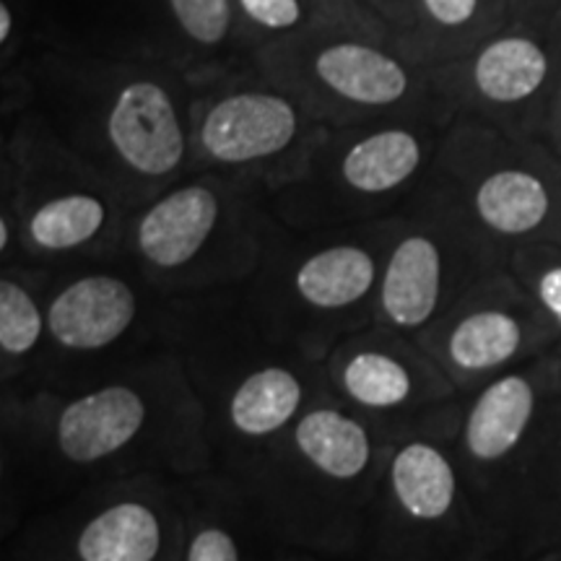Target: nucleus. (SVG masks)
I'll use <instances>...</instances> for the list:
<instances>
[{
	"instance_id": "nucleus-1",
	"label": "nucleus",
	"mask_w": 561,
	"mask_h": 561,
	"mask_svg": "<svg viewBox=\"0 0 561 561\" xmlns=\"http://www.w3.org/2000/svg\"><path fill=\"white\" fill-rule=\"evenodd\" d=\"M107 136L130 170L161 178L180 167L185 153L178 110L157 81H133L121 89L107 117Z\"/></svg>"
},
{
	"instance_id": "nucleus-2",
	"label": "nucleus",
	"mask_w": 561,
	"mask_h": 561,
	"mask_svg": "<svg viewBox=\"0 0 561 561\" xmlns=\"http://www.w3.org/2000/svg\"><path fill=\"white\" fill-rule=\"evenodd\" d=\"M297 110L289 100L263 91H244L208 110L201 125V144L210 159L248 164L284 151L297 136Z\"/></svg>"
},
{
	"instance_id": "nucleus-3",
	"label": "nucleus",
	"mask_w": 561,
	"mask_h": 561,
	"mask_svg": "<svg viewBox=\"0 0 561 561\" xmlns=\"http://www.w3.org/2000/svg\"><path fill=\"white\" fill-rule=\"evenodd\" d=\"M136 318V297L130 286L112 276H87L70 284L53 301L50 333L68 348L110 346L128 331Z\"/></svg>"
},
{
	"instance_id": "nucleus-4",
	"label": "nucleus",
	"mask_w": 561,
	"mask_h": 561,
	"mask_svg": "<svg viewBox=\"0 0 561 561\" xmlns=\"http://www.w3.org/2000/svg\"><path fill=\"white\" fill-rule=\"evenodd\" d=\"M146 409L136 390L104 388L70 403L58 421L60 450L76 462L107 458L136 437Z\"/></svg>"
},
{
	"instance_id": "nucleus-5",
	"label": "nucleus",
	"mask_w": 561,
	"mask_h": 561,
	"mask_svg": "<svg viewBox=\"0 0 561 561\" xmlns=\"http://www.w3.org/2000/svg\"><path fill=\"white\" fill-rule=\"evenodd\" d=\"M219 219V201L203 185L180 187L140 219L138 248L159 268H178L206 244Z\"/></svg>"
},
{
	"instance_id": "nucleus-6",
	"label": "nucleus",
	"mask_w": 561,
	"mask_h": 561,
	"mask_svg": "<svg viewBox=\"0 0 561 561\" xmlns=\"http://www.w3.org/2000/svg\"><path fill=\"white\" fill-rule=\"evenodd\" d=\"M314 70L328 89L359 104H392L409 91V73L401 62L356 42L325 47L314 58Z\"/></svg>"
},
{
	"instance_id": "nucleus-7",
	"label": "nucleus",
	"mask_w": 561,
	"mask_h": 561,
	"mask_svg": "<svg viewBox=\"0 0 561 561\" xmlns=\"http://www.w3.org/2000/svg\"><path fill=\"white\" fill-rule=\"evenodd\" d=\"M442 261L437 244L409 237L392 252L382 280V307L401 328H416L432 318L439 301Z\"/></svg>"
},
{
	"instance_id": "nucleus-8",
	"label": "nucleus",
	"mask_w": 561,
	"mask_h": 561,
	"mask_svg": "<svg viewBox=\"0 0 561 561\" xmlns=\"http://www.w3.org/2000/svg\"><path fill=\"white\" fill-rule=\"evenodd\" d=\"M533 416V390L523 377H504L483 392L468 419L466 442L479 460L507 455Z\"/></svg>"
},
{
	"instance_id": "nucleus-9",
	"label": "nucleus",
	"mask_w": 561,
	"mask_h": 561,
	"mask_svg": "<svg viewBox=\"0 0 561 561\" xmlns=\"http://www.w3.org/2000/svg\"><path fill=\"white\" fill-rule=\"evenodd\" d=\"M549 58L528 37H502L483 47L473 62L476 89L491 102H523L543 87Z\"/></svg>"
},
{
	"instance_id": "nucleus-10",
	"label": "nucleus",
	"mask_w": 561,
	"mask_h": 561,
	"mask_svg": "<svg viewBox=\"0 0 561 561\" xmlns=\"http://www.w3.org/2000/svg\"><path fill=\"white\" fill-rule=\"evenodd\" d=\"M157 515L136 502H123L94 517L79 538L83 561H151L159 551Z\"/></svg>"
},
{
	"instance_id": "nucleus-11",
	"label": "nucleus",
	"mask_w": 561,
	"mask_h": 561,
	"mask_svg": "<svg viewBox=\"0 0 561 561\" xmlns=\"http://www.w3.org/2000/svg\"><path fill=\"white\" fill-rule=\"evenodd\" d=\"M549 191L536 174L502 170L489 174L476 191L481 221L500 234H525L538 229L549 214Z\"/></svg>"
},
{
	"instance_id": "nucleus-12",
	"label": "nucleus",
	"mask_w": 561,
	"mask_h": 561,
	"mask_svg": "<svg viewBox=\"0 0 561 561\" xmlns=\"http://www.w3.org/2000/svg\"><path fill=\"white\" fill-rule=\"evenodd\" d=\"M421 164V144L409 130H380L354 144L343 159V178L359 193L403 185Z\"/></svg>"
},
{
	"instance_id": "nucleus-13",
	"label": "nucleus",
	"mask_w": 561,
	"mask_h": 561,
	"mask_svg": "<svg viewBox=\"0 0 561 561\" xmlns=\"http://www.w3.org/2000/svg\"><path fill=\"white\" fill-rule=\"evenodd\" d=\"M375 284V263L362 248H331L310 257L297 273V289L310 305L335 310L359 301Z\"/></svg>"
},
{
	"instance_id": "nucleus-14",
	"label": "nucleus",
	"mask_w": 561,
	"mask_h": 561,
	"mask_svg": "<svg viewBox=\"0 0 561 561\" xmlns=\"http://www.w3.org/2000/svg\"><path fill=\"white\" fill-rule=\"evenodd\" d=\"M299 450L333 479H354L369 460L367 432L335 411H312L297 426Z\"/></svg>"
},
{
	"instance_id": "nucleus-15",
	"label": "nucleus",
	"mask_w": 561,
	"mask_h": 561,
	"mask_svg": "<svg viewBox=\"0 0 561 561\" xmlns=\"http://www.w3.org/2000/svg\"><path fill=\"white\" fill-rule=\"evenodd\" d=\"M392 486L413 517L434 520L450 510L455 473L450 462L430 445H409L392 462Z\"/></svg>"
},
{
	"instance_id": "nucleus-16",
	"label": "nucleus",
	"mask_w": 561,
	"mask_h": 561,
	"mask_svg": "<svg viewBox=\"0 0 561 561\" xmlns=\"http://www.w3.org/2000/svg\"><path fill=\"white\" fill-rule=\"evenodd\" d=\"M301 401V388L291 371L268 367L250 375L231 401V421L250 437L276 432L294 416Z\"/></svg>"
},
{
	"instance_id": "nucleus-17",
	"label": "nucleus",
	"mask_w": 561,
	"mask_h": 561,
	"mask_svg": "<svg viewBox=\"0 0 561 561\" xmlns=\"http://www.w3.org/2000/svg\"><path fill=\"white\" fill-rule=\"evenodd\" d=\"M520 325L507 312H476L455 328L450 356L462 369H491L520 346Z\"/></svg>"
},
{
	"instance_id": "nucleus-18",
	"label": "nucleus",
	"mask_w": 561,
	"mask_h": 561,
	"mask_svg": "<svg viewBox=\"0 0 561 561\" xmlns=\"http://www.w3.org/2000/svg\"><path fill=\"white\" fill-rule=\"evenodd\" d=\"M102 201L76 193L39 206L30 221V234L45 250H70L89 242L102 229Z\"/></svg>"
},
{
	"instance_id": "nucleus-19",
	"label": "nucleus",
	"mask_w": 561,
	"mask_h": 561,
	"mask_svg": "<svg viewBox=\"0 0 561 561\" xmlns=\"http://www.w3.org/2000/svg\"><path fill=\"white\" fill-rule=\"evenodd\" d=\"M343 382L351 398L375 409H388L405 401L411 392V380L396 359L385 354H359L348 362Z\"/></svg>"
},
{
	"instance_id": "nucleus-20",
	"label": "nucleus",
	"mask_w": 561,
	"mask_h": 561,
	"mask_svg": "<svg viewBox=\"0 0 561 561\" xmlns=\"http://www.w3.org/2000/svg\"><path fill=\"white\" fill-rule=\"evenodd\" d=\"M42 333V314L34 299L13 280L0 284V346L5 354H26Z\"/></svg>"
},
{
	"instance_id": "nucleus-21",
	"label": "nucleus",
	"mask_w": 561,
	"mask_h": 561,
	"mask_svg": "<svg viewBox=\"0 0 561 561\" xmlns=\"http://www.w3.org/2000/svg\"><path fill=\"white\" fill-rule=\"evenodd\" d=\"M170 5L182 32L201 45H219L229 34V0H170Z\"/></svg>"
},
{
	"instance_id": "nucleus-22",
	"label": "nucleus",
	"mask_w": 561,
	"mask_h": 561,
	"mask_svg": "<svg viewBox=\"0 0 561 561\" xmlns=\"http://www.w3.org/2000/svg\"><path fill=\"white\" fill-rule=\"evenodd\" d=\"M242 9L255 24L265 30H291L299 24V0H240Z\"/></svg>"
},
{
	"instance_id": "nucleus-23",
	"label": "nucleus",
	"mask_w": 561,
	"mask_h": 561,
	"mask_svg": "<svg viewBox=\"0 0 561 561\" xmlns=\"http://www.w3.org/2000/svg\"><path fill=\"white\" fill-rule=\"evenodd\" d=\"M187 561H240L237 546L224 530H203L191 543V557Z\"/></svg>"
},
{
	"instance_id": "nucleus-24",
	"label": "nucleus",
	"mask_w": 561,
	"mask_h": 561,
	"mask_svg": "<svg viewBox=\"0 0 561 561\" xmlns=\"http://www.w3.org/2000/svg\"><path fill=\"white\" fill-rule=\"evenodd\" d=\"M430 16L442 26H460L473 19L479 0H421Z\"/></svg>"
},
{
	"instance_id": "nucleus-25",
	"label": "nucleus",
	"mask_w": 561,
	"mask_h": 561,
	"mask_svg": "<svg viewBox=\"0 0 561 561\" xmlns=\"http://www.w3.org/2000/svg\"><path fill=\"white\" fill-rule=\"evenodd\" d=\"M538 294H541L543 305L549 307L561 322V265L546 271V276L541 278V286H538Z\"/></svg>"
},
{
	"instance_id": "nucleus-26",
	"label": "nucleus",
	"mask_w": 561,
	"mask_h": 561,
	"mask_svg": "<svg viewBox=\"0 0 561 561\" xmlns=\"http://www.w3.org/2000/svg\"><path fill=\"white\" fill-rule=\"evenodd\" d=\"M11 26H13V16H11V9L9 5H0V42L9 39L11 34Z\"/></svg>"
},
{
	"instance_id": "nucleus-27",
	"label": "nucleus",
	"mask_w": 561,
	"mask_h": 561,
	"mask_svg": "<svg viewBox=\"0 0 561 561\" xmlns=\"http://www.w3.org/2000/svg\"><path fill=\"white\" fill-rule=\"evenodd\" d=\"M0 248H9V224L0 221Z\"/></svg>"
}]
</instances>
